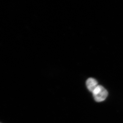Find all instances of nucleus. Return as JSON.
Here are the masks:
<instances>
[{
  "label": "nucleus",
  "mask_w": 123,
  "mask_h": 123,
  "mask_svg": "<svg viewBox=\"0 0 123 123\" xmlns=\"http://www.w3.org/2000/svg\"><path fill=\"white\" fill-rule=\"evenodd\" d=\"M93 97L95 101L97 102H101L105 100L108 95L106 90L103 86L98 85L92 92Z\"/></svg>",
  "instance_id": "f257e3e1"
},
{
  "label": "nucleus",
  "mask_w": 123,
  "mask_h": 123,
  "mask_svg": "<svg viewBox=\"0 0 123 123\" xmlns=\"http://www.w3.org/2000/svg\"><path fill=\"white\" fill-rule=\"evenodd\" d=\"M86 86L89 90L93 92L98 86V82L95 79L90 78L87 79L86 82Z\"/></svg>",
  "instance_id": "f03ea898"
}]
</instances>
